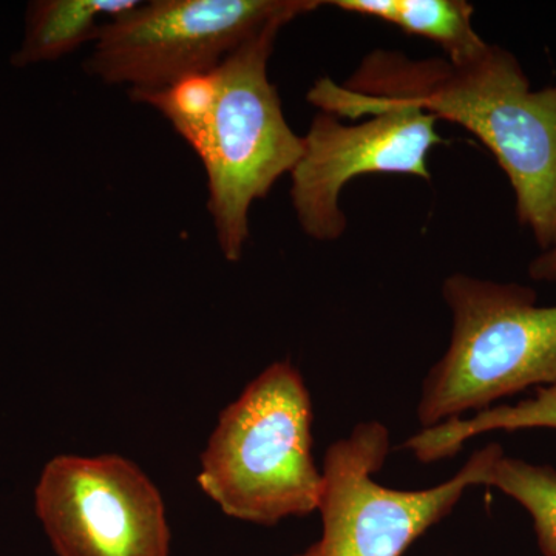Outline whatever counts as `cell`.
<instances>
[{"label":"cell","mask_w":556,"mask_h":556,"mask_svg":"<svg viewBox=\"0 0 556 556\" xmlns=\"http://www.w3.org/2000/svg\"><path fill=\"white\" fill-rule=\"evenodd\" d=\"M329 5L431 40L452 62L470 60L486 46L473 28V5L464 0H336Z\"/></svg>","instance_id":"obj_9"},{"label":"cell","mask_w":556,"mask_h":556,"mask_svg":"<svg viewBox=\"0 0 556 556\" xmlns=\"http://www.w3.org/2000/svg\"><path fill=\"white\" fill-rule=\"evenodd\" d=\"M529 274L536 281H556V244L530 263Z\"/></svg>","instance_id":"obj_13"},{"label":"cell","mask_w":556,"mask_h":556,"mask_svg":"<svg viewBox=\"0 0 556 556\" xmlns=\"http://www.w3.org/2000/svg\"><path fill=\"white\" fill-rule=\"evenodd\" d=\"M442 295L452 340L422 383V430L556 383V306H538L535 289L453 274Z\"/></svg>","instance_id":"obj_4"},{"label":"cell","mask_w":556,"mask_h":556,"mask_svg":"<svg viewBox=\"0 0 556 556\" xmlns=\"http://www.w3.org/2000/svg\"><path fill=\"white\" fill-rule=\"evenodd\" d=\"M324 5L318 0H153L102 24L86 68L110 86L167 89L218 67L270 27Z\"/></svg>","instance_id":"obj_5"},{"label":"cell","mask_w":556,"mask_h":556,"mask_svg":"<svg viewBox=\"0 0 556 556\" xmlns=\"http://www.w3.org/2000/svg\"><path fill=\"white\" fill-rule=\"evenodd\" d=\"M482 485L496 486L526 508L533 521L538 546L556 556V470L501 452L485 470Z\"/></svg>","instance_id":"obj_12"},{"label":"cell","mask_w":556,"mask_h":556,"mask_svg":"<svg viewBox=\"0 0 556 556\" xmlns=\"http://www.w3.org/2000/svg\"><path fill=\"white\" fill-rule=\"evenodd\" d=\"M535 396L525 399L517 405H496L478 412L468 419H450L437 427L420 430L407 439L402 448H407L424 464L447 459L460 452L468 439L486 431H517L529 428L556 430V383L538 387Z\"/></svg>","instance_id":"obj_11"},{"label":"cell","mask_w":556,"mask_h":556,"mask_svg":"<svg viewBox=\"0 0 556 556\" xmlns=\"http://www.w3.org/2000/svg\"><path fill=\"white\" fill-rule=\"evenodd\" d=\"M35 507L58 556L170 554L160 490L126 457H53L36 485Z\"/></svg>","instance_id":"obj_7"},{"label":"cell","mask_w":556,"mask_h":556,"mask_svg":"<svg viewBox=\"0 0 556 556\" xmlns=\"http://www.w3.org/2000/svg\"><path fill=\"white\" fill-rule=\"evenodd\" d=\"M138 0H46L33 3L27 35L14 54L16 65L60 60L86 42H94L102 24L138 5Z\"/></svg>","instance_id":"obj_10"},{"label":"cell","mask_w":556,"mask_h":556,"mask_svg":"<svg viewBox=\"0 0 556 556\" xmlns=\"http://www.w3.org/2000/svg\"><path fill=\"white\" fill-rule=\"evenodd\" d=\"M438 119L417 109H387L356 126L318 113L303 137L302 159L291 174V200L303 232L336 241L346 229L340 193L368 174L415 175L430 181L428 153L444 144Z\"/></svg>","instance_id":"obj_8"},{"label":"cell","mask_w":556,"mask_h":556,"mask_svg":"<svg viewBox=\"0 0 556 556\" xmlns=\"http://www.w3.org/2000/svg\"><path fill=\"white\" fill-rule=\"evenodd\" d=\"M281 27H270L218 67L155 91H131L159 110L200 156L207 208L219 251L239 262L249 240V212L302 159L303 137L285 118L268 61Z\"/></svg>","instance_id":"obj_2"},{"label":"cell","mask_w":556,"mask_h":556,"mask_svg":"<svg viewBox=\"0 0 556 556\" xmlns=\"http://www.w3.org/2000/svg\"><path fill=\"white\" fill-rule=\"evenodd\" d=\"M503 447L478 450L459 473L426 490L380 485L390 453L383 424H358L350 437L329 445L325 455L320 511L321 536L294 556H402L430 527L452 514L468 486L482 485L485 470Z\"/></svg>","instance_id":"obj_6"},{"label":"cell","mask_w":556,"mask_h":556,"mask_svg":"<svg viewBox=\"0 0 556 556\" xmlns=\"http://www.w3.org/2000/svg\"><path fill=\"white\" fill-rule=\"evenodd\" d=\"M313 402L291 362H276L223 409L200 459V489L233 519L276 526L318 510Z\"/></svg>","instance_id":"obj_3"},{"label":"cell","mask_w":556,"mask_h":556,"mask_svg":"<svg viewBox=\"0 0 556 556\" xmlns=\"http://www.w3.org/2000/svg\"><path fill=\"white\" fill-rule=\"evenodd\" d=\"M308 101L338 118L409 108L464 127L507 175L519 223L538 247L556 244V84L532 90L507 50L486 43L463 62L375 51L345 83L318 79Z\"/></svg>","instance_id":"obj_1"}]
</instances>
